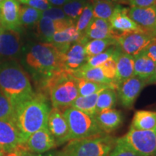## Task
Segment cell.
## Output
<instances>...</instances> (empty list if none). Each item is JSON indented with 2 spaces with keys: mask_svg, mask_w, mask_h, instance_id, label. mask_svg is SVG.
I'll list each match as a JSON object with an SVG mask.
<instances>
[{
  "mask_svg": "<svg viewBox=\"0 0 156 156\" xmlns=\"http://www.w3.org/2000/svg\"><path fill=\"white\" fill-rule=\"evenodd\" d=\"M24 144L13 119H0V152L7 154Z\"/></svg>",
  "mask_w": 156,
  "mask_h": 156,
  "instance_id": "12",
  "label": "cell"
},
{
  "mask_svg": "<svg viewBox=\"0 0 156 156\" xmlns=\"http://www.w3.org/2000/svg\"><path fill=\"white\" fill-rule=\"evenodd\" d=\"M22 42L18 31H0V62L17 60L22 55Z\"/></svg>",
  "mask_w": 156,
  "mask_h": 156,
  "instance_id": "9",
  "label": "cell"
},
{
  "mask_svg": "<svg viewBox=\"0 0 156 156\" xmlns=\"http://www.w3.org/2000/svg\"><path fill=\"white\" fill-rule=\"evenodd\" d=\"M32 153L29 152L25 147L24 144L18 146L14 151L5 154L4 156H31Z\"/></svg>",
  "mask_w": 156,
  "mask_h": 156,
  "instance_id": "41",
  "label": "cell"
},
{
  "mask_svg": "<svg viewBox=\"0 0 156 156\" xmlns=\"http://www.w3.org/2000/svg\"><path fill=\"white\" fill-rule=\"evenodd\" d=\"M41 17L42 11L27 5L20 7V21L21 25L30 26V25H36Z\"/></svg>",
  "mask_w": 156,
  "mask_h": 156,
  "instance_id": "32",
  "label": "cell"
},
{
  "mask_svg": "<svg viewBox=\"0 0 156 156\" xmlns=\"http://www.w3.org/2000/svg\"><path fill=\"white\" fill-rule=\"evenodd\" d=\"M42 17H48L54 20H69L62 10V8L58 7H51V8L42 12Z\"/></svg>",
  "mask_w": 156,
  "mask_h": 156,
  "instance_id": "38",
  "label": "cell"
},
{
  "mask_svg": "<svg viewBox=\"0 0 156 156\" xmlns=\"http://www.w3.org/2000/svg\"><path fill=\"white\" fill-rule=\"evenodd\" d=\"M124 4H128L131 7H147L156 5V0H124Z\"/></svg>",
  "mask_w": 156,
  "mask_h": 156,
  "instance_id": "40",
  "label": "cell"
},
{
  "mask_svg": "<svg viewBox=\"0 0 156 156\" xmlns=\"http://www.w3.org/2000/svg\"><path fill=\"white\" fill-rule=\"evenodd\" d=\"M20 2L42 12L52 7L47 0H23Z\"/></svg>",
  "mask_w": 156,
  "mask_h": 156,
  "instance_id": "39",
  "label": "cell"
},
{
  "mask_svg": "<svg viewBox=\"0 0 156 156\" xmlns=\"http://www.w3.org/2000/svg\"><path fill=\"white\" fill-rule=\"evenodd\" d=\"M20 7L17 0H5L0 3V25L4 29L19 32Z\"/></svg>",
  "mask_w": 156,
  "mask_h": 156,
  "instance_id": "16",
  "label": "cell"
},
{
  "mask_svg": "<svg viewBox=\"0 0 156 156\" xmlns=\"http://www.w3.org/2000/svg\"><path fill=\"white\" fill-rule=\"evenodd\" d=\"M3 1H5V0H0V3H1V2H2Z\"/></svg>",
  "mask_w": 156,
  "mask_h": 156,
  "instance_id": "48",
  "label": "cell"
},
{
  "mask_svg": "<svg viewBox=\"0 0 156 156\" xmlns=\"http://www.w3.org/2000/svg\"><path fill=\"white\" fill-rule=\"evenodd\" d=\"M83 37L76 28L75 25H71L64 30L56 32L51 37L49 43L58 48L62 53H64L69 47L70 45L78 41Z\"/></svg>",
  "mask_w": 156,
  "mask_h": 156,
  "instance_id": "20",
  "label": "cell"
},
{
  "mask_svg": "<svg viewBox=\"0 0 156 156\" xmlns=\"http://www.w3.org/2000/svg\"><path fill=\"white\" fill-rule=\"evenodd\" d=\"M93 8L94 17L108 20L114 12L116 4L103 0H87Z\"/></svg>",
  "mask_w": 156,
  "mask_h": 156,
  "instance_id": "29",
  "label": "cell"
},
{
  "mask_svg": "<svg viewBox=\"0 0 156 156\" xmlns=\"http://www.w3.org/2000/svg\"><path fill=\"white\" fill-rule=\"evenodd\" d=\"M155 156H156V154H155Z\"/></svg>",
  "mask_w": 156,
  "mask_h": 156,
  "instance_id": "53",
  "label": "cell"
},
{
  "mask_svg": "<svg viewBox=\"0 0 156 156\" xmlns=\"http://www.w3.org/2000/svg\"><path fill=\"white\" fill-rule=\"evenodd\" d=\"M86 59L85 44L80 40L70 45L68 49L64 53V69L70 73H73L84 65Z\"/></svg>",
  "mask_w": 156,
  "mask_h": 156,
  "instance_id": "17",
  "label": "cell"
},
{
  "mask_svg": "<svg viewBox=\"0 0 156 156\" xmlns=\"http://www.w3.org/2000/svg\"><path fill=\"white\" fill-rule=\"evenodd\" d=\"M151 84H156V67L153 75L147 80V85H151Z\"/></svg>",
  "mask_w": 156,
  "mask_h": 156,
  "instance_id": "44",
  "label": "cell"
},
{
  "mask_svg": "<svg viewBox=\"0 0 156 156\" xmlns=\"http://www.w3.org/2000/svg\"><path fill=\"white\" fill-rule=\"evenodd\" d=\"M99 93H94L87 96L79 95L72 103L71 107L95 116V107H96L97 99Z\"/></svg>",
  "mask_w": 156,
  "mask_h": 156,
  "instance_id": "28",
  "label": "cell"
},
{
  "mask_svg": "<svg viewBox=\"0 0 156 156\" xmlns=\"http://www.w3.org/2000/svg\"><path fill=\"white\" fill-rule=\"evenodd\" d=\"M5 154H4L3 153H2V152H0V156H4Z\"/></svg>",
  "mask_w": 156,
  "mask_h": 156,
  "instance_id": "47",
  "label": "cell"
},
{
  "mask_svg": "<svg viewBox=\"0 0 156 156\" xmlns=\"http://www.w3.org/2000/svg\"><path fill=\"white\" fill-rule=\"evenodd\" d=\"M116 46L121 51L135 56L156 42V37L145 32H131L119 35L116 38Z\"/></svg>",
  "mask_w": 156,
  "mask_h": 156,
  "instance_id": "8",
  "label": "cell"
},
{
  "mask_svg": "<svg viewBox=\"0 0 156 156\" xmlns=\"http://www.w3.org/2000/svg\"><path fill=\"white\" fill-rule=\"evenodd\" d=\"M147 85V80L133 75L121 84L117 91V98L122 106L131 108L142 89Z\"/></svg>",
  "mask_w": 156,
  "mask_h": 156,
  "instance_id": "10",
  "label": "cell"
},
{
  "mask_svg": "<svg viewBox=\"0 0 156 156\" xmlns=\"http://www.w3.org/2000/svg\"><path fill=\"white\" fill-rule=\"evenodd\" d=\"M86 41L95 39L116 38L108 20L94 17L83 35Z\"/></svg>",
  "mask_w": 156,
  "mask_h": 156,
  "instance_id": "19",
  "label": "cell"
},
{
  "mask_svg": "<svg viewBox=\"0 0 156 156\" xmlns=\"http://www.w3.org/2000/svg\"><path fill=\"white\" fill-rule=\"evenodd\" d=\"M17 1H19V2H21V1H23V0H17Z\"/></svg>",
  "mask_w": 156,
  "mask_h": 156,
  "instance_id": "51",
  "label": "cell"
},
{
  "mask_svg": "<svg viewBox=\"0 0 156 156\" xmlns=\"http://www.w3.org/2000/svg\"><path fill=\"white\" fill-rule=\"evenodd\" d=\"M3 29H4V28H3ZM3 29H0V31H2V30Z\"/></svg>",
  "mask_w": 156,
  "mask_h": 156,
  "instance_id": "52",
  "label": "cell"
},
{
  "mask_svg": "<svg viewBox=\"0 0 156 156\" xmlns=\"http://www.w3.org/2000/svg\"><path fill=\"white\" fill-rule=\"evenodd\" d=\"M21 58L23 67L42 93L48 81L65 70L64 54L51 43L34 44L27 47Z\"/></svg>",
  "mask_w": 156,
  "mask_h": 156,
  "instance_id": "1",
  "label": "cell"
},
{
  "mask_svg": "<svg viewBox=\"0 0 156 156\" xmlns=\"http://www.w3.org/2000/svg\"><path fill=\"white\" fill-rule=\"evenodd\" d=\"M116 74L114 80L116 90L121 84L134 75V56L119 51L116 56Z\"/></svg>",
  "mask_w": 156,
  "mask_h": 156,
  "instance_id": "21",
  "label": "cell"
},
{
  "mask_svg": "<svg viewBox=\"0 0 156 156\" xmlns=\"http://www.w3.org/2000/svg\"><path fill=\"white\" fill-rule=\"evenodd\" d=\"M103 1L109 2H112L115 4H124V0H103Z\"/></svg>",
  "mask_w": 156,
  "mask_h": 156,
  "instance_id": "46",
  "label": "cell"
},
{
  "mask_svg": "<svg viewBox=\"0 0 156 156\" xmlns=\"http://www.w3.org/2000/svg\"><path fill=\"white\" fill-rule=\"evenodd\" d=\"M109 156H142L127 145L122 138H117L116 143Z\"/></svg>",
  "mask_w": 156,
  "mask_h": 156,
  "instance_id": "35",
  "label": "cell"
},
{
  "mask_svg": "<svg viewBox=\"0 0 156 156\" xmlns=\"http://www.w3.org/2000/svg\"><path fill=\"white\" fill-rule=\"evenodd\" d=\"M14 108L8 99L0 92V119H13Z\"/></svg>",
  "mask_w": 156,
  "mask_h": 156,
  "instance_id": "37",
  "label": "cell"
},
{
  "mask_svg": "<svg viewBox=\"0 0 156 156\" xmlns=\"http://www.w3.org/2000/svg\"><path fill=\"white\" fill-rule=\"evenodd\" d=\"M155 13H156V5H155Z\"/></svg>",
  "mask_w": 156,
  "mask_h": 156,
  "instance_id": "50",
  "label": "cell"
},
{
  "mask_svg": "<svg viewBox=\"0 0 156 156\" xmlns=\"http://www.w3.org/2000/svg\"><path fill=\"white\" fill-rule=\"evenodd\" d=\"M47 1L51 4V5H54L56 6V7H59L65 5L69 0H47Z\"/></svg>",
  "mask_w": 156,
  "mask_h": 156,
  "instance_id": "43",
  "label": "cell"
},
{
  "mask_svg": "<svg viewBox=\"0 0 156 156\" xmlns=\"http://www.w3.org/2000/svg\"><path fill=\"white\" fill-rule=\"evenodd\" d=\"M143 52L156 64V42L148 46Z\"/></svg>",
  "mask_w": 156,
  "mask_h": 156,
  "instance_id": "42",
  "label": "cell"
},
{
  "mask_svg": "<svg viewBox=\"0 0 156 156\" xmlns=\"http://www.w3.org/2000/svg\"><path fill=\"white\" fill-rule=\"evenodd\" d=\"M63 113L69 126L70 140L104 133L99 127L94 116L72 107L65 109Z\"/></svg>",
  "mask_w": 156,
  "mask_h": 156,
  "instance_id": "6",
  "label": "cell"
},
{
  "mask_svg": "<svg viewBox=\"0 0 156 156\" xmlns=\"http://www.w3.org/2000/svg\"><path fill=\"white\" fill-rule=\"evenodd\" d=\"M122 139L142 156H155L156 154V127L149 130L130 128Z\"/></svg>",
  "mask_w": 156,
  "mask_h": 156,
  "instance_id": "7",
  "label": "cell"
},
{
  "mask_svg": "<svg viewBox=\"0 0 156 156\" xmlns=\"http://www.w3.org/2000/svg\"><path fill=\"white\" fill-rule=\"evenodd\" d=\"M120 51L121 50L119 49V48L117 46L116 51V52H115V54H114V56H113L112 57H111L110 58H108L106 62H104L102 65L100 66L101 69L103 70V73H104L105 76L108 78L109 80L112 82L113 84H114V85L115 77H116V56L117 54L119 53ZM115 88H116V87H115Z\"/></svg>",
  "mask_w": 156,
  "mask_h": 156,
  "instance_id": "36",
  "label": "cell"
},
{
  "mask_svg": "<svg viewBox=\"0 0 156 156\" xmlns=\"http://www.w3.org/2000/svg\"><path fill=\"white\" fill-rule=\"evenodd\" d=\"M117 101L116 90L114 88H106L99 93L98 96L95 114L108 109L114 108Z\"/></svg>",
  "mask_w": 156,
  "mask_h": 156,
  "instance_id": "26",
  "label": "cell"
},
{
  "mask_svg": "<svg viewBox=\"0 0 156 156\" xmlns=\"http://www.w3.org/2000/svg\"><path fill=\"white\" fill-rule=\"evenodd\" d=\"M95 120L101 129L106 134L116 130L123 122L122 112L116 109H108L95 114Z\"/></svg>",
  "mask_w": 156,
  "mask_h": 156,
  "instance_id": "22",
  "label": "cell"
},
{
  "mask_svg": "<svg viewBox=\"0 0 156 156\" xmlns=\"http://www.w3.org/2000/svg\"><path fill=\"white\" fill-rule=\"evenodd\" d=\"M155 127L156 112L140 110L134 114L130 128L137 130H149Z\"/></svg>",
  "mask_w": 156,
  "mask_h": 156,
  "instance_id": "25",
  "label": "cell"
},
{
  "mask_svg": "<svg viewBox=\"0 0 156 156\" xmlns=\"http://www.w3.org/2000/svg\"><path fill=\"white\" fill-rule=\"evenodd\" d=\"M156 64L142 51L134 56V75L147 80L153 75Z\"/></svg>",
  "mask_w": 156,
  "mask_h": 156,
  "instance_id": "23",
  "label": "cell"
},
{
  "mask_svg": "<svg viewBox=\"0 0 156 156\" xmlns=\"http://www.w3.org/2000/svg\"><path fill=\"white\" fill-rule=\"evenodd\" d=\"M116 38L89 40L85 44V51L87 57L97 55L104 51L112 46H116Z\"/></svg>",
  "mask_w": 156,
  "mask_h": 156,
  "instance_id": "27",
  "label": "cell"
},
{
  "mask_svg": "<svg viewBox=\"0 0 156 156\" xmlns=\"http://www.w3.org/2000/svg\"><path fill=\"white\" fill-rule=\"evenodd\" d=\"M31 156H60L59 154L58 153H51V154H48V155H43L41 154H35V153H32L31 154Z\"/></svg>",
  "mask_w": 156,
  "mask_h": 156,
  "instance_id": "45",
  "label": "cell"
},
{
  "mask_svg": "<svg viewBox=\"0 0 156 156\" xmlns=\"http://www.w3.org/2000/svg\"><path fill=\"white\" fill-rule=\"evenodd\" d=\"M72 73L77 78H80V79H84L98 83L110 85L116 90L112 82L109 80L108 78L105 76L101 67H87L83 65L80 68H79L77 70Z\"/></svg>",
  "mask_w": 156,
  "mask_h": 156,
  "instance_id": "24",
  "label": "cell"
},
{
  "mask_svg": "<svg viewBox=\"0 0 156 156\" xmlns=\"http://www.w3.org/2000/svg\"><path fill=\"white\" fill-rule=\"evenodd\" d=\"M93 18H94V16H93V14L92 6L88 2L87 5H85V8L83 9L80 17H78L77 21H76L75 25L77 30L81 34L83 35L84 32L87 28V27L89 26V25L90 24L91 21L93 20Z\"/></svg>",
  "mask_w": 156,
  "mask_h": 156,
  "instance_id": "34",
  "label": "cell"
},
{
  "mask_svg": "<svg viewBox=\"0 0 156 156\" xmlns=\"http://www.w3.org/2000/svg\"><path fill=\"white\" fill-rule=\"evenodd\" d=\"M117 48L116 46H112L110 47L105 50L104 51L97 54V55L89 56L87 57L86 62L83 66L87 67H100L102 64L106 62L108 58L112 57L116 52Z\"/></svg>",
  "mask_w": 156,
  "mask_h": 156,
  "instance_id": "33",
  "label": "cell"
},
{
  "mask_svg": "<svg viewBox=\"0 0 156 156\" xmlns=\"http://www.w3.org/2000/svg\"><path fill=\"white\" fill-rule=\"evenodd\" d=\"M116 140L106 133L71 140L58 154L60 156H109Z\"/></svg>",
  "mask_w": 156,
  "mask_h": 156,
  "instance_id": "5",
  "label": "cell"
},
{
  "mask_svg": "<svg viewBox=\"0 0 156 156\" xmlns=\"http://www.w3.org/2000/svg\"><path fill=\"white\" fill-rule=\"evenodd\" d=\"M0 92L14 108L34 96L28 73L17 60L0 62Z\"/></svg>",
  "mask_w": 156,
  "mask_h": 156,
  "instance_id": "3",
  "label": "cell"
},
{
  "mask_svg": "<svg viewBox=\"0 0 156 156\" xmlns=\"http://www.w3.org/2000/svg\"><path fill=\"white\" fill-rule=\"evenodd\" d=\"M77 81L80 96H87V95L101 92L103 90L106 88H114V87L110 85L95 83V82L88 81L86 80L80 79V78H77Z\"/></svg>",
  "mask_w": 156,
  "mask_h": 156,
  "instance_id": "30",
  "label": "cell"
},
{
  "mask_svg": "<svg viewBox=\"0 0 156 156\" xmlns=\"http://www.w3.org/2000/svg\"><path fill=\"white\" fill-rule=\"evenodd\" d=\"M42 93L47 95L53 108L64 112L79 96L77 78L64 70L48 82Z\"/></svg>",
  "mask_w": 156,
  "mask_h": 156,
  "instance_id": "4",
  "label": "cell"
},
{
  "mask_svg": "<svg viewBox=\"0 0 156 156\" xmlns=\"http://www.w3.org/2000/svg\"><path fill=\"white\" fill-rule=\"evenodd\" d=\"M128 15L144 32L156 37V13L155 6L147 7H131Z\"/></svg>",
  "mask_w": 156,
  "mask_h": 156,
  "instance_id": "14",
  "label": "cell"
},
{
  "mask_svg": "<svg viewBox=\"0 0 156 156\" xmlns=\"http://www.w3.org/2000/svg\"><path fill=\"white\" fill-rule=\"evenodd\" d=\"M29 152L41 154L57 147L54 136L51 134L47 126L33 133L24 143Z\"/></svg>",
  "mask_w": 156,
  "mask_h": 156,
  "instance_id": "15",
  "label": "cell"
},
{
  "mask_svg": "<svg viewBox=\"0 0 156 156\" xmlns=\"http://www.w3.org/2000/svg\"><path fill=\"white\" fill-rule=\"evenodd\" d=\"M128 10L129 8L122 7L120 4H116L114 12L108 20L111 27L116 37L126 33L144 32L130 18L128 15Z\"/></svg>",
  "mask_w": 156,
  "mask_h": 156,
  "instance_id": "13",
  "label": "cell"
},
{
  "mask_svg": "<svg viewBox=\"0 0 156 156\" xmlns=\"http://www.w3.org/2000/svg\"><path fill=\"white\" fill-rule=\"evenodd\" d=\"M75 23L71 20H54L48 17H42L36 23L37 34L44 42L49 43L51 37L56 32L64 30Z\"/></svg>",
  "mask_w": 156,
  "mask_h": 156,
  "instance_id": "18",
  "label": "cell"
},
{
  "mask_svg": "<svg viewBox=\"0 0 156 156\" xmlns=\"http://www.w3.org/2000/svg\"><path fill=\"white\" fill-rule=\"evenodd\" d=\"M87 2V0H69L68 2L62 6V9L68 18L75 24L76 21Z\"/></svg>",
  "mask_w": 156,
  "mask_h": 156,
  "instance_id": "31",
  "label": "cell"
},
{
  "mask_svg": "<svg viewBox=\"0 0 156 156\" xmlns=\"http://www.w3.org/2000/svg\"><path fill=\"white\" fill-rule=\"evenodd\" d=\"M47 127L55 140L56 146L64 145L70 140L67 121L63 112L59 109H51L47 120Z\"/></svg>",
  "mask_w": 156,
  "mask_h": 156,
  "instance_id": "11",
  "label": "cell"
},
{
  "mask_svg": "<svg viewBox=\"0 0 156 156\" xmlns=\"http://www.w3.org/2000/svg\"><path fill=\"white\" fill-rule=\"evenodd\" d=\"M0 29H3V28H2V26H1V25H0Z\"/></svg>",
  "mask_w": 156,
  "mask_h": 156,
  "instance_id": "49",
  "label": "cell"
},
{
  "mask_svg": "<svg viewBox=\"0 0 156 156\" xmlns=\"http://www.w3.org/2000/svg\"><path fill=\"white\" fill-rule=\"evenodd\" d=\"M51 109L47 95L39 92L15 107L13 120L23 143L33 133L47 126Z\"/></svg>",
  "mask_w": 156,
  "mask_h": 156,
  "instance_id": "2",
  "label": "cell"
}]
</instances>
